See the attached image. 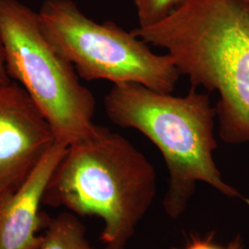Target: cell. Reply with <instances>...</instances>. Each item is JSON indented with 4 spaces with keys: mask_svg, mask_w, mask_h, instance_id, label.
Listing matches in <instances>:
<instances>
[{
    "mask_svg": "<svg viewBox=\"0 0 249 249\" xmlns=\"http://www.w3.org/2000/svg\"><path fill=\"white\" fill-rule=\"evenodd\" d=\"M239 1L249 10V0H239Z\"/></svg>",
    "mask_w": 249,
    "mask_h": 249,
    "instance_id": "7c38bea8",
    "label": "cell"
},
{
    "mask_svg": "<svg viewBox=\"0 0 249 249\" xmlns=\"http://www.w3.org/2000/svg\"><path fill=\"white\" fill-rule=\"evenodd\" d=\"M0 42L9 78L25 89L56 142L70 146L95 133V98L46 38L38 11L18 0H0Z\"/></svg>",
    "mask_w": 249,
    "mask_h": 249,
    "instance_id": "277c9868",
    "label": "cell"
},
{
    "mask_svg": "<svg viewBox=\"0 0 249 249\" xmlns=\"http://www.w3.org/2000/svg\"><path fill=\"white\" fill-rule=\"evenodd\" d=\"M38 15L46 38L84 80L133 82L173 93L182 76L168 53H154L114 21L92 20L72 0H45Z\"/></svg>",
    "mask_w": 249,
    "mask_h": 249,
    "instance_id": "5b68a950",
    "label": "cell"
},
{
    "mask_svg": "<svg viewBox=\"0 0 249 249\" xmlns=\"http://www.w3.org/2000/svg\"><path fill=\"white\" fill-rule=\"evenodd\" d=\"M157 193L152 163L120 134L99 125L70 145L53 172L43 204L104 222L105 249H125Z\"/></svg>",
    "mask_w": 249,
    "mask_h": 249,
    "instance_id": "7a4b0ae2",
    "label": "cell"
},
{
    "mask_svg": "<svg viewBox=\"0 0 249 249\" xmlns=\"http://www.w3.org/2000/svg\"><path fill=\"white\" fill-rule=\"evenodd\" d=\"M246 202H247V203H248V205H249V198H248V199H247V201H246Z\"/></svg>",
    "mask_w": 249,
    "mask_h": 249,
    "instance_id": "4fadbf2b",
    "label": "cell"
},
{
    "mask_svg": "<svg viewBox=\"0 0 249 249\" xmlns=\"http://www.w3.org/2000/svg\"><path fill=\"white\" fill-rule=\"evenodd\" d=\"M182 249H243V247L239 238L232 241L227 247H222L213 240V236L205 238L192 236Z\"/></svg>",
    "mask_w": 249,
    "mask_h": 249,
    "instance_id": "30bf717a",
    "label": "cell"
},
{
    "mask_svg": "<svg viewBox=\"0 0 249 249\" xmlns=\"http://www.w3.org/2000/svg\"><path fill=\"white\" fill-rule=\"evenodd\" d=\"M39 249H96L86 238V228L78 215L62 213L50 218Z\"/></svg>",
    "mask_w": 249,
    "mask_h": 249,
    "instance_id": "ba28073f",
    "label": "cell"
},
{
    "mask_svg": "<svg viewBox=\"0 0 249 249\" xmlns=\"http://www.w3.org/2000/svg\"><path fill=\"white\" fill-rule=\"evenodd\" d=\"M107 116L122 128H133L153 143L168 170L163 199L166 214L184 213L198 182L229 197H240L222 177L213 157L216 108L208 93L191 86L185 96H174L133 82L116 83L105 100Z\"/></svg>",
    "mask_w": 249,
    "mask_h": 249,
    "instance_id": "3957f363",
    "label": "cell"
},
{
    "mask_svg": "<svg viewBox=\"0 0 249 249\" xmlns=\"http://www.w3.org/2000/svg\"><path fill=\"white\" fill-rule=\"evenodd\" d=\"M187 0H134L139 27L151 26L169 16Z\"/></svg>",
    "mask_w": 249,
    "mask_h": 249,
    "instance_id": "9c48e42d",
    "label": "cell"
},
{
    "mask_svg": "<svg viewBox=\"0 0 249 249\" xmlns=\"http://www.w3.org/2000/svg\"><path fill=\"white\" fill-rule=\"evenodd\" d=\"M69 145L55 142L18 190L0 196V249H39L49 217L40 212L45 188Z\"/></svg>",
    "mask_w": 249,
    "mask_h": 249,
    "instance_id": "52a82bcc",
    "label": "cell"
},
{
    "mask_svg": "<svg viewBox=\"0 0 249 249\" xmlns=\"http://www.w3.org/2000/svg\"><path fill=\"white\" fill-rule=\"evenodd\" d=\"M10 81H11V79L9 78V74L7 71V68H6L3 46L0 42V85L9 83Z\"/></svg>",
    "mask_w": 249,
    "mask_h": 249,
    "instance_id": "8fae6325",
    "label": "cell"
},
{
    "mask_svg": "<svg viewBox=\"0 0 249 249\" xmlns=\"http://www.w3.org/2000/svg\"><path fill=\"white\" fill-rule=\"evenodd\" d=\"M134 35L160 47L192 87L217 92L220 139L249 143V10L239 0H187Z\"/></svg>",
    "mask_w": 249,
    "mask_h": 249,
    "instance_id": "6da1fadb",
    "label": "cell"
},
{
    "mask_svg": "<svg viewBox=\"0 0 249 249\" xmlns=\"http://www.w3.org/2000/svg\"><path fill=\"white\" fill-rule=\"evenodd\" d=\"M45 116L17 82L0 85V196L30 177L55 142Z\"/></svg>",
    "mask_w": 249,
    "mask_h": 249,
    "instance_id": "8992f818",
    "label": "cell"
}]
</instances>
